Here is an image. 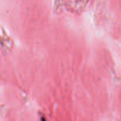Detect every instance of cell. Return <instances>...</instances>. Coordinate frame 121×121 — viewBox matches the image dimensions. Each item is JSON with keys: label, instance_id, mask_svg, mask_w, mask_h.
Wrapping results in <instances>:
<instances>
[{"label": "cell", "instance_id": "obj_1", "mask_svg": "<svg viewBox=\"0 0 121 121\" xmlns=\"http://www.w3.org/2000/svg\"><path fill=\"white\" fill-rule=\"evenodd\" d=\"M41 121H46V119H44V118H41Z\"/></svg>", "mask_w": 121, "mask_h": 121}]
</instances>
